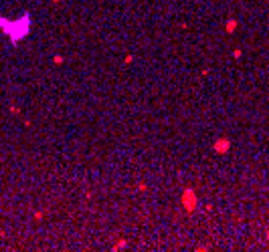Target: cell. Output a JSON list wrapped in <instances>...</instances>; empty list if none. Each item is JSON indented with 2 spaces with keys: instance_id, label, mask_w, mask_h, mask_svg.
I'll use <instances>...</instances> for the list:
<instances>
[{
  "instance_id": "cell-2",
  "label": "cell",
  "mask_w": 269,
  "mask_h": 252,
  "mask_svg": "<svg viewBox=\"0 0 269 252\" xmlns=\"http://www.w3.org/2000/svg\"><path fill=\"white\" fill-rule=\"evenodd\" d=\"M182 206L188 212H192L196 208V196H194L192 190H184V194H182Z\"/></svg>"
},
{
  "instance_id": "cell-1",
  "label": "cell",
  "mask_w": 269,
  "mask_h": 252,
  "mask_svg": "<svg viewBox=\"0 0 269 252\" xmlns=\"http://www.w3.org/2000/svg\"><path fill=\"white\" fill-rule=\"evenodd\" d=\"M0 28L12 40V45H18L20 38L28 36V32H31V14L27 12V14H22L16 20H8L0 16Z\"/></svg>"
},
{
  "instance_id": "cell-3",
  "label": "cell",
  "mask_w": 269,
  "mask_h": 252,
  "mask_svg": "<svg viewBox=\"0 0 269 252\" xmlns=\"http://www.w3.org/2000/svg\"><path fill=\"white\" fill-rule=\"evenodd\" d=\"M229 147H231L229 139H219V141H215V151H219V153H227Z\"/></svg>"
},
{
  "instance_id": "cell-4",
  "label": "cell",
  "mask_w": 269,
  "mask_h": 252,
  "mask_svg": "<svg viewBox=\"0 0 269 252\" xmlns=\"http://www.w3.org/2000/svg\"><path fill=\"white\" fill-rule=\"evenodd\" d=\"M235 28V20H229V24H227V32H231Z\"/></svg>"
}]
</instances>
